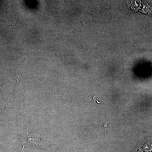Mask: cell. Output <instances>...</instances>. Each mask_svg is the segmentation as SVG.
<instances>
[{
    "label": "cell",
    "instance_id": "cell-1",
    "mask_svg": "<svg viewBox=\"0 0 152 152\" xmlns=\"http://www.w3.org/2000/svg\"><path fill=\"white\" fill-rule=\"evenodd\" d=\"M9 108L7 104L4 102L0 101V114L6 111Z\"/></svg>",
    "mask_w": 152,
    "mask_h": 152
}]
</instances>
